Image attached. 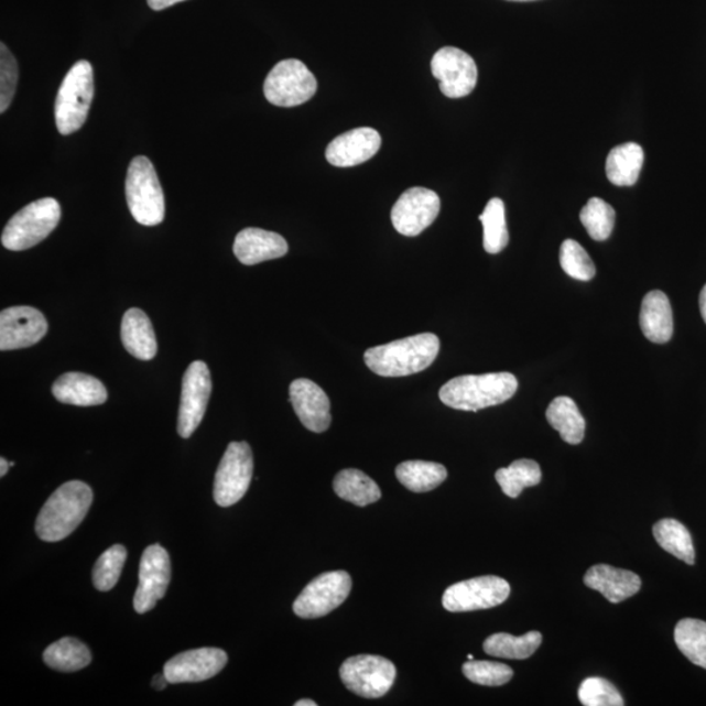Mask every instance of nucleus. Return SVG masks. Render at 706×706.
<instances>
[{
  "label": "nucleus",
  "mask_w": 706,
  "mask_h": 706,
  "mask_svg": "<svg viewBox=\"0 0 706 706\" xmlns=\"http://www.w3.org/2000/svg\"><path fill=\"white\" fill-rule=\"evenodd\" d=\"M228 655L218 648H200L173 656L165 663L164 674L167 682L198 683L211 680L227 666Z\"/></svg>",
  "instance_id": "obj_17"
},
{
  "label": "nucleus",
  "mask_w": 706,
  "mask_h": 706,
  "mask_svg": "<svg viewBox=\"0 0 706 706\" xmlns=\"http://www.w3.org/2000/svg\"><path fill=\"white\" fill-rule=\"evenodd\" d=\"M431 68L433 76L439 82V89L449 99H463L477 87V63L458 47L439 48L433 55Z\"/></svg>",
  "instance_id": "obj_12"
},
{
  "label": "nucleus",
  "mask_w": 706,
  "mask_h": 706,
  "mask_svg": "<svg viewBox=\"0 0 706 706\" xmlns=\"http://www.w3.org/2000/svg\"><path fill=\"white\" fill-rule=\"evenodd\" d=\"M11 467L9 460H6L4 458H0V477H6V474L9 473V468Z\"/></svg>",
  "instance_id": "obj_44"
},
{
  "label": "nucleus",
  "mask_w": 706,
  "mask_h": 706,
  "mask_svg": "<svg viewBox=\"0 0 706 706\" xmlns=\"http://www.w3.org/2000/svg\"><path fill=\"white\" fill-rule=\"evenodd\" d=\"M211 373L206 362L194 361L188 366L182 380V395L178 412V433L188 438L197 431L206 414L211 397Z\"/></svg>",
  "instance_id": "obj_13"
},
{
  "label": "nucleus",
  "mask_w": 706,
  "mask_h": 706,
  "mask_svg": "<svg viewBox=\"0 0 706 706\" xmlns=\"http://www.w3.org/2000/svg\"><path fill=\"white\" fill-rule=\"evenodd\" d=\"M547 421L552 428L561 433L565 443L578 445L585 437L586 422L575 401L568 397H557L548 405Z\"/></svg>",
  "instance_id": "obj_26"
},
{
  "label": "nucleus",
  "mask_w": 706,
  "mask_h": 706,
  "mask_svg": "<svg viewBox=\"0 0 706 706\" xmlns=\"http://www.w3.org/2000/svg\"><path fill=\"white\" fill-rule=\"evenodd\" d=\"M584 583L597 590L611 604H620L641 589V578L636 573L598 564L586 572Z\"/></svg>",
  "instance_id": "obj_21"
},
{
  "label": "nucleus",
  "mask_w": 706,
  "mask_h": 706,
  "mask_svg": "<svg viewBox=\"0 0 706 706\" xmlns=\"http://www.w3.org/2000/svg\"><path fill=\"white\" fill-rule=\"evenodd\" d=\"M510 594V585L498 576H484L447 587L443 597L445 610L470 612L487 610L504 604Z\"/></svg>",
  "instance_id": "obj_11"
},
{
  "label": "nucleus",
  "mask_w": 706,
  "mask_h": 706,
  "mask_svg": "<svg viewBox=\"0 0 706 706\" xmlns=\"http://www.w3.org/2000/svg\"><path fill=\"white\" fill-rule=\"evenodd\" d=\"M290 400L306 430L323 433L332 424V404L325 391L311 380L300 379L290 387Z\"/></svg>",
  "instance_id": "obj_18"
},
{
  "label": "nucleus",
  "mask_w": 706,
  "mask_h": 706,
  "mask_svg": "<svg viewBox=\"0 0 706 706\" xmlns=\"http://www.w3.org/2000/svg\"><path fill=\"white\" fill-rule=\"evenodd\" d=\"M543 636L541 632H528L515 638L509 633H496L485 641L484 649L488 655L508 660H528L541 647Z\"/></svg>",
  "instance_id": "obj_29"
},
{
  "label": "nucleus",
  "mask_w": 706,
  "mask_h": 706,
  "mask_svg": "<svg viewBox=\"0 0 706 706\" xmlns=\"http://www.w3.org/2000/svg\"><path fill=\"white\" fill-rule=\"evenodd\" d=\"M121 338L126 351L139 360L149 361L158 354V341L151 321L146 314L132 307L124 313Z\"/></svg>",
  "instance_id": "obj_24"
},
{
  "label": "nucleus",
  "mask_w": 706,
  "mask_h": 706,
  "mask_svg": "<svg viewBox=\"0 0 706 706\" xmlns=\"http://www.w3.org/2000/svg\"><path fill=\"white\" fill-rule=\"evenodd\" d=\"M579 219L593 240L605 241L612 233L617 214L604 199L591 198L583 208Z\"/></svg>",
  "instance_id": "obj_35"
},
{
  "label": "nucleus",
  "mask_w": 706,
  "mask_h": 706,
  "mask_svg": "<svg viewBox=\"0 0 706 706\" xmlns=\"http://www.w3.org/2000/svg\"><path fill=\"white\" fill-rule=\"evenodd\" d=\"M467 660H468V661H473V660H474V655H473V654H468V655H467Z\"/></svg>",
  "instance_id": "obj_47"
},
{
  "label": "nucleus",
  "mask_w": 706,
  "mask_h": 706,
  "mask_svg": "<svg viewBox=\"0 0 706 706\" xmlns=\"http://www.w3.org/2000/svg\"><path fill=\"white\" fill-rule=\"evenodd\" d=\"M381 142V135L374 129L347 131L327 145L326 159L328 163L339 167L360 165L379 152Z\"/></svg>",
  "instance_id": "obj_19"
},
{
  "label": "nucleus",
  "mask_w": 706,
  "mask_h": 706,
  "mask_svg": "<svg viewBox=\"0 0 706 706\" xmlns=\"http://www.w3.org/2000/svg\"><path fill=\"white\" fill-rule=\"evenodd\" d=\"M439 339L424 333L388 345L369 348L363 360L373 373L381 377H404L421 373L436 360Z\"/></svg>",
  "instance_id": "obj_1"
},
{
  "label": "nucleus",
  "mask_w": 706,
  "mask_h": 706,
  "mask_svg": "<svg viewBox=\"0 0 706 706\" xmlns=\"http://www.w3.org/2000/svg\"><path fill=\"white\" fill-rule=\"evenodd\" d=\"M52 393L61 403L80 405V408L99 405L108 400V391L101 381L78 372L62 374L54 382Z\"/></svg>",
  "instance_id": "obj_22"
},
{
  "label": "nucleus",
  "mask_w": 706,
  "mask_h": 706,
  "mask_svg": "<svg viewBox=\"0 0 706 706\" xmlns=\"http://www.w3.org/2000/svg\"><path fill=\"white\" fill-rule=\"evenodd\" d=\"M126 199L132 218L144 227H155L165 218V199L155 166L145 156L130 163L126 177Z\"/></svg>",
  "instance_id": "obj_5"
},
{
  "label": "nucleus",
  "mask_w": 706,
  "mask_h": 706,
  "mask_svg": "<svg viewBox=\"0 0 706 706\" xmlns=\"http://www.w3.org/2000/svg\"><path fill=\"white\" fill-rule=\"evenodd\" d=\"M496 480L509 498L517 499L523 489L541 484V466L531 459L514 460L509 467L496 471Z\"/></svg>",
  "instance_id": "obj_32"
},
{
  "label": "nucleus",
  "mask_w": 706,
  "mask_h": 706,
  "mask_svg": "<svg viewBox=\"0 0 706 706\" xmlns=\"http://www.w3.org/2000/svg\"><path fill=\"white\" fill-rule=\"evenodd\" d=\"M44 662L48 667L62 671V673H75L93 662V654L82 641L65 638L54 642L45 650Z\"/></svg>",
  "instance_id": "obj_30"
},
{
  "label": "nucleus",
  "mask_w": 706,
  "mask_h": 706,
  "mask_svg": "<svg viewBox=\"0 0 706 706\" xmlns=\"http://www.w3.org/2000/svg\"><path fill=\"white\" fill-rule=\"evenodd\" d=\"M578 698L585 706H623L617 687L602 677H587L578 688Z\"/></svg>",
  "instance_id": "obj_39"
},
{
  "label": "nucleus",
  "mask_w": 706,
  "mask_h": 706,
  "mask_svg": "<svg viewBox=\"0 0 706 706\" xmlns=\"http://www.w3.org/2000/svg\"><path fill=\"white\" fill-rule=\"evenodd\" d=\"M510 2H534V0H510Z\"/></svg>",
  "instance_id": "obj_46"
},
{
  "label": "nucleus",
  "mask_w": 706,
  "mask_h": 706,
  "mask_svg": "<svg viewBox=\"0 0 706 706\" xmlns=\"http://www.w3.org/2000/svg\"><path fill=\"white\" fill-rule=\"evenodd\" d=\"M341 682L354 694L366 698H379L393 687L397 669L380 655L361 654L345 661L339 670Z\"/></svg>",
  "instance_id": "obj_9"
},
{
  "label": "nucleus",
  "mask_w": 706,
  "mask_h": 706,
  "mask_svg": "<svg viewBox=\"0 0 706 706\" xmlns=\"http://www.w3.org/2000/svg\"><path fill=\"white\" fill-rule=\"evenodd\" d=\"M351 589L352 579L347 572L323 573L300 594L293 604V612L303 619L326 617L345 602Z\"/></svg>",
  "instance_id": "obj_10"
},
{
  "label": "nucleus",
  "mask_w": 706,
  "mask_h": 706,
  "mask_svg": "<svg viewBox=\"0 0 706 706\" xmlns=\"http://www.w3.org/2000/svg\"><path fill=\"white\" fill-rule=\"evenodd\" d=\"M644 165V150L638 143L615 146L608 153L606 174L615 186H633Z\"/></svg>",
  "instance_id": "obj_25"
},
{
  "label": "nucleus",
  "mask_w": 706,
  "mask_h": 706,
  "mask_svg": "<svg viewBox=\"0 0 706 706\" xmlns=\"http://www.w3.org/2000/svg\"><path fill=\"white\" fill-rule=\"evenodd\" d=\"M438 195L425 187H412L404 192L391 209V221L398 233L405 237L419 236L437 219Z\"/></svg>",
  "instance_id": "obj_15"
},
{
  "label": "nucleus",
  "mask_w": 706,
  "mask_h": 706,
  "mask_svg": "<svg viewBox=\"0 0 706 706\" xmlns=\"http://www.w3.org/2000/svg\"><path fill=\"white\" fill-rule=\"evenodd\" d=\"M675 642L687 659L706 670V623L697 619H683L675 628Z\"/></svg>",
  "instance_id": "obj_34"
},
{
  "label": "nucleus",
  "mask_w": 706,
  "mask_h": 706,
  "mask_svg": "<svg viewBox=\"0 0 706 706\" xmlns=\"http://www.w3.org/2000/svg\"><path fill=\"white\" fill-rule=\"evenodd\" d=\"M700 311H702V316L706 324V284L700 293Z\"/></svg>",
  "instance_id": "obj_43"
},
{
  "label": "nucleus",
  "mask_w": 706,
  "mask_h": 706,
  "mask_svg": "<svg viewBox=\"0 0 706 706\" xmlns=\"http://www.w3.org/2000/svg\"><path fill=\"white\" fill-rule=\"evenodd\" d=\"M653 535L661 547L688 565L695 564V548L686 526L676 520H661L653 528Z\"/></svg>",
  "instance_id": "obj_31"
},
{
  "label": "nucleus",
  "mask_w": 706,
  "mask_h": 706,
  "mask_svg": "<svg viewBox=\"0 0 706 706\" xmlns=\"http://www.w3.org/2000/svg\"><path fill=\"white\" fill-rule=\"evenodd\" d=\"M61 206L54 198H42L13 215L3 230L6 249L21 251L36 247L57 228Z\"/></svg>",
  "instance_id": "obj_6"
},
{
  "label": "nucleus",
  "mask_w": 706,
  "mask_h": 706,
  "mask_svg": "<svg viewBox=\"0 0 706 706\" xmlns=\"http://www.w3.org/2000/svg\"><path fill=\"white\" fill-rule=\"evenodd\" d=\"M479 220L484 224V245L487 253H501L509 243L504 202L499 198L489 200Z\"/></svg>",
  "instance_id": "obj_33"
},
{
  "label": "nucleus",
  "mask_w": 706,
  "mask_h": 706,
  "mask_svg": "<svg viewBox=\"0 0 706 706\" xmlns=\"http://www.w3.org/2000/svg\"><path fill=\"white\" fill-rule=\"evenodd\" d=\"M93 489L73 480L61 486L45 502L36 521V533L45 542H59L73 534L93 506Z\"/></svg>",
  "instance_id": "obj_2"
},
{
  "label": "nucleus",
  "mask_w": 706,
  "mask_h": 706,
  "mask_svg": "<svg viewBox=\"0 0 706 706\" xmlns=\"http://www.w3.org/2000/svg\"><path fill=\"white\" fill-rule=\"evenodd\" d=\"M463 671L468 681L487 687L504 686L513 677V670L499 662L467 661Z\"/></svg>",
  "instance_id": "obj_38"
},
{
  "label": "nucleus",
  "mask_w": 706,
  "mask_h": 706,
  "mask_svg": "<svg viewBox=\"0 0 706 706\" xmlns=\"http://www.w3.org/2000/svg\"><path fill=\"white\" fill-rule=\"evenodd\" d=\"M561 264L565 274L576 281L589 282L597 274L596 264L593 263L586 250L575 240H565L561 249Z\"/></svg>",
  "instance_id": "obj_37"
},
{
  "label": "nucleus",
  "mask_w": 706,
  "mask_h": 706,
  "mask_svg": "<svg viewBox=\"0 0 706 706\" xmlns=\"http://www.w3.org/2000/svg\"><path fill=\"white\" fill-rule=\"evenodd\" d=\"M295 706H317V703L309 700V698H305V700H300L295 703Z\"/></svg>",
  "instance_id": "obj_45"
},
{
  "label": "nucleus",
  "mask_w": 706,
  "mask_h": 706,
  "mask_svg": "<svg viewBox=\"0 0 706 706\" xmlns=\"http://www.w3.org/2000/svg\"><path fill=\"white\" fill-rule=\"evenodd\" d=\"M126 558H128V551L122 544H116L104 552L99 561L96 562L93 572L94 585L97 590L109 591L113 589L120 579Z\"/></svg>",
  "instance_id": "obj_36"
},
{
  "label": "nucleus",
  "mask_w": 706,
  "mask_h": 706,
  "mask_svg": "<svg viewBox=\"0 0 706 706\" xmlns=\"http://www.w3.org/2000/svg\"><path fill=\"white\" fill-rule=\"evenodd\" d=\"M640 326L642 333L653 344H667L673 337V309L665 293L652 291L642 300Z\"/></svg>",
  "instance_id": "obj_23"
},
{
  "label": "nucleus",
  "mask_w": 706,
  "mask_h": 706,
  "mask_svg": "<svg viewBox=\"0 0 706 706\" xmlns=\"http://www.w3.org/2000/svg\"><path fill=\"white\" fill-rule=\"evenodd\" d=\"M19 68L15 57L4 44L0 45V113H4L17 94Z\"/></svg>",
  "instance_id": "obj_40"
},
{
  "label": "nucleus",
  "mask_w": 706,
  "mask_h": 706,
  "mask_svg": "<svg viewBox=\"0 0 706 706\" xmlns=\"http://www.w3.org/2000/svg\"><path fill=\"white\" fill-rule=\"evenodd\" d=\"M44 314L31 306H13L0 313V349L12 351L34 346L45 337Z\"/></svg>",
  "instance_id": "obj_16"
},
{
  "label": "nucleus",
  "mask_w": 706,
  "mask_h": 706,
  "mask_svg": "<svg viewBox=\"0 0 706 706\" xmlns=\"http://www.w3.org/2000/svg\"><path fill=\"white\" fill-rule=\"evenodd\" d=\"M263 93L265 99L276 107H298L316 95L317 79L302 61L285 59L271 69L264 80Z\"/></svg>",
  "instance_id": "obj_7"
},
{
  "label": "nucleus",
  "mask_w": 706,
  "mask_h": 706,
  "mask_svg": "<svg viewBox=\"0 0 706 706\" xmlns=\"http://www.w3.org/2000/svg\"><path fill=\"white\" fill-rule=\"evenodd\" d=\"M254 459L248 443H230L215 475L216 504L228 508L237 504L248 492L253 478Z\"/></svg>",
  "instance_id": "obj_8"
},
{
  "label": "nucleus",
  "mask_w": 706,
  "mask_h": 706,
  "mask_svg": "<svg viewBox=\"0 0 706 706\" xmlns=\"http://www.w3.org/2000/svg\"><path fill=\"white\" fill-rule=\"evenodd\" d=\"M172 576L171 557L162 545L146 547L139 566V585L134 597L138 613H145L164 598Z\"/></svg>",
  "instance_id": "obj_14"
},
{
  "label": "nucleus",
  "mask_w": 706,
  "mask_h": 706,
  "mask_svg": "<svg viewBox=\"0 0 706 706\" xmlns=\"http://www.w3.org/2000/svg\"><path fill=\"white\" fill-rule=\"evenodd\" d=\"M146 2H149L152 10L162 11L167 9V7L184 2V0H146Z\"/></svg>",
  "instance_id": "obj_41"
},
{
  "label": "nucleus",
  "mask_w": 706,
  "mask_h": 706,
  "mask_svg": "<svg viewBox=\"0 0 706 706\" xmlns=\"http://www.w3.org/2000/svg\"><path fill=\"white\" fill-rule=\"evenodd\" d=\"M395 475L405 488L416 493L430 492L447 478L445 466L426 460H408L397 467Z\"/></svg>",
  "instance_id": "obj_28"
},
{
  "label": "nucleus",
  "mask_w": 706,
  "mask_h": 706,
  "mask_svg": "<svg viewBox=\"0 0 706 706\" xmlns=\"http://www.w3.org/2000/svg\"><path fill=\"white\" fill-rule=\"evenodd\" d=\"M233 253L242 264L253 265L284 257L289 253V243L270 230L247 228L236 236Z\"/></svg>",
  "instance_id": "obj_20"
},
{
  "label": "nucleus",
  "mask_w": 706,
  "mask_h": 706,
  "mask_svg": "<svg viewBox=\"0 0 706 706\" xmlns=\"http://www.w3.org/2000/svg\"><path fill=\"white\" fill-rule=\"evenodd\" d=\"M167 683H170V682H167L166 676L163 673V674H159L155 677H153L152 686H153V688H155L158 691H163L167 686Z\"/></svg>",
  "instance_id": "obj_42"
},
{
  "label": "nucleus",
  "mask_w": 706,
  "mask_h": 706,
  "mask_svg": "<svg viewBox=\"0 0 706 706\" xmlns=\"http://www.w3.org/2000/svg\"><path fill=\"white\" fill-rule=\"evenodd\" d=\"M334 491L348 502L358 507L373 504L381 499V489L372 478L356 468L340 471L334 479Z\"/></svg>",
  "instance_id": "obj_27"
},
{
  "label": "nucleus",
  "mask_w": 706,
  "mask_h": 706,
  "mask_svg": "<svg viewBox=\"0 0 706 706\" xmlns=\"http://www.w3.org/2000/svg\"><path fill=\"white\" fill-rule=\"evenodd\" d=\"M95 96L94 68L79 61L63 79L55 101V123L62 135L74 134L86 123Z\"/></svg>",
  "instance_id": "obj_4"
},
{
  "label": "nucleus",
  "mask_w": 706,
  "mask_h": 706,
  "mask_svg": "<svg viewBox=\"0 0 706 706\" xmlns=\"http://www.w3.org/2000/svg\"><path fill=\"white\" fill-rule=\"evenodd\" d=\"M517 389L519 381L512 373L467 374L446 382L439 400L454 410L478 412L509 401Z\"/></svg>",
  "instance_id": "obj_3"
}]
</instances>
